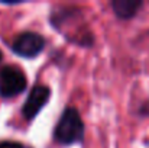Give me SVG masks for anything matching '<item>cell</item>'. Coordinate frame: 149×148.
I'll list each match as a JSON object with an SVG mask.
<instances>
[{"mask_svg": "<svg viewBox=\"0 0 149 148\" xmlns=\"http://www.w3.org/2000/svg\"><path fill=\"white\" fill-rule=\"evenodd\" d=\"M1 57H3V55H1V51H0V61H1Z\"/></svg>", "mask_w": 149, "mask_h": 148, "instance_id": "52a82bcc", "label": "cell"}, {"mask_svg": "<svg viewBox=\"0 0 149 148\" xmlns=\"http://www.w3.org/2000/svg\"><path fill=\"white\" fill-rule=\"evenodd\" d=\"M51 96V90L49 87L44 86V84H36L32 87L31 93L28 99L25 100L23 106H22V115L25 119L32 121L41 110L42 107L47 105L48 99Z\"/></svg>", "mask_w": 149, "mask_h": 148, "instance_id": "277c9868", "label": "cell"}, {"mask_svg": "<svg viewBox=\"0 0 149 148\" xmlns=\"http://www.w3.org/2000/svg\"><path fill=\"white\" fill-rule=\"evenodd\" d=\"M45 47V39L42 35L36 34V32H22L19 34L13 44H12V51L23 58H33L36 55H39L42 52V49Z\"/></svg>", "mask_w": 149, "mask_h": 148, "instance_id": "3957f363", "label": "cell"}, {"mask_svg": "<svg viewBox=\"0 0 149 148\" xmlns=\"http://www.w3.org/2000/svg\"><path fill=\"white\" fill-rule=\"evenodd\" d=\"M26 76L19 67L6 65L0 70V96L10 99L26 89Z\"/></svg>", "mask_w": 149, "mask_h": 148, "instance_id": "7a4b0ae2", "label": "cell"}, {"mask_svg": "<svg viewBox=\"0 0 149 148\" xmlns=\"http://www.w3.org/2000/svg\"><path fill=\"white\" fill-rule=\"evenodd\" d=\"M0 148H25L19 142H13V141H0Z\"/></svg>", "mask_w": 149, "mask_h": 148, "instance_id": "8992f818", "label": "cell"}, {"mask_svg": "<svg viewBox=\"0 0 149 148\" xmlns=\"http://www.w3.org/2000/svg\"><path fill=\"white\" fill-rule=\"evenodd\" d=\"M143 1L141 0H113L111 7L117 18L120 19H130L133 18L138 10L142 7Z\"/></svg>", "mask_w": 149, "mask_h": 148, "instance_id": "5b68a950", "label": "cell"}, {"mask_svg": "<svg viewBox=\"0 0 149 148\" xmlns=\"http://www.w3.org/2000/svg\"><path fill=\"white\" fill-rule=\"evenodd\" d=\"M84 137V122L75 107H65L54 129V138L62 145L81 142Z\"/></svg>", "mask_w": 149, "mask_h": 148, "instance_id": "6da1fadb", "label": "cell"}]
</instances>
